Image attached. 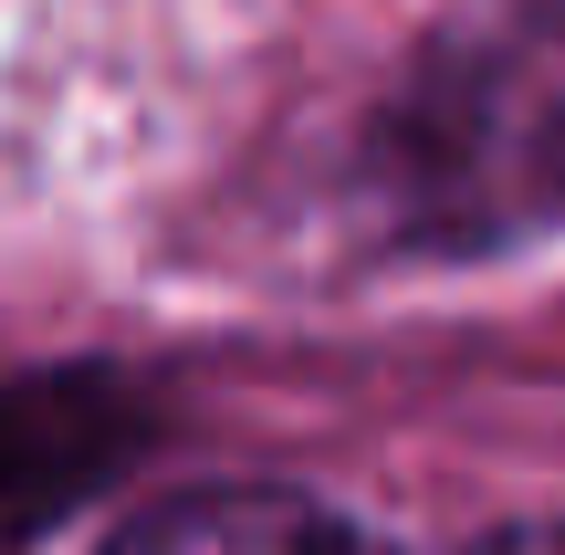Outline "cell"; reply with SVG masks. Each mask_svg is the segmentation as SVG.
I'll return each mask as SVG.
<instances>
[{
    "mask_svg": "<svg viewBox=\"0 0 565 555\" xmlns=\"http://www.w3.org/2000/svg\"><path fill=\"white\" fill-rule=\"evenodd\" d=\"M137 451H147V409L126 377L105 367L0 377V555L84 514Z\"/></svg>",
    "mask_w": 565,
    "mask_h": 555,
    "instance_id": "cell-2",
    "label": "cell"
},
{
    "mask_svg": "<svg viewBox=\"0 0 565 555\" xmlns=\"http://www.w3.org/2000/svg\"><path fill=\"white\" fill-rule=\"evenodd\" d=\"M461 555H565V524H503V535H471Z\"/></svg>",
    "mask_w": 565,
    "mask_h": 555,
    "instance_id": "cell-4",
    "label": "cell"
},
{
    "mask_svg": "<svg viewBox=\"0 0 565 555\" xmlns=\"http://www.w3.org/2000/svg\"><path fill=\"white\" fill-rule=\"evenodd\" d=\"M366 189L398 242L492 252L565 221V0H513L450 32L387 95L366 137Z\"/></svg>",
    "mask_w": 565,
    "mask_h": 555,
    "instance_id": "cell-1",
    "label": "cell"
},
{
    "mask_svg": "<svg viewBox=\"0 0 565 555\" xmlns=\"http://www.w3.org/2000/svg\"><path fill=\"white\" fill-rule=\"evenodd\" d=\"M105 555H387L366 524L335 503L282 493V482H210V493H168L137 524H116Z\"/></svg>",
    "mask_w": 565,
    "mask_h": 555,
    "instance_id": "cell-3",
    "label": "cell"
}]
</instances>
